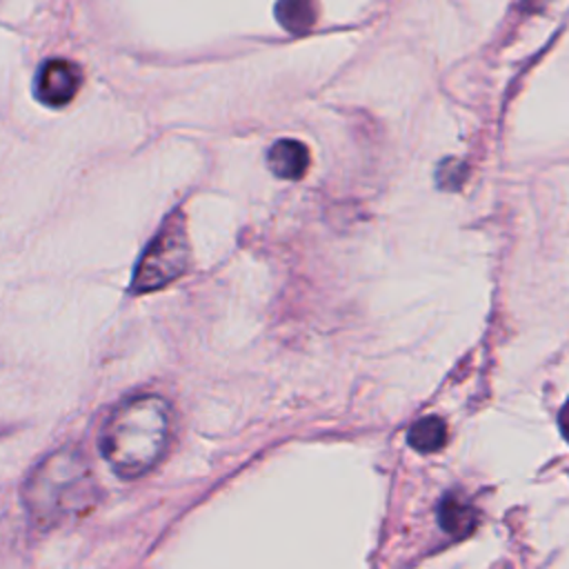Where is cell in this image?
I'll list each match as a JSON object with an SVG mask.
<instances>
[{"instance_id":"1","label":"cell","mask_w":569,"mask_h":569,"mask_svg":"<svg viewBox=\"0 0 569 569\" xmlns=\"http://www.w3.org/2000/svg\"><path fill=\"white\" fill-rule=\"evenodd\" d=\"M171 425L173 411L162 396H131L104 420L100 431L102 458L120 478H140L164 456L171 440Z\"/></svg>"},{"instance_id":"2","label":"cell","mask_w":569,"mask_h":569,"mask_svg":"<svg viewBox=\"0 0 569 569\" xmlns=\"http://www.w3.org/2000/svg\"><path fill=\"white\" fill-rule=\"evenodd\" d=\"M98 489L89 460L78 449L62 447L31 469L22 498L31 520L51 529L87 516L98 502Z\"/></svg>"},{"instance_id":"3","label":"cell","mask_w":569,"mask_h":569,"mask_svg":"<svg viewBox=\"0 0 569 569\" xmlns=\"http://www.w3.org/2000/svg\"><path fill=\"white\" fill-rule=\"evenodd\" d=\"M189 264V240L187 227L180 211H173L140 256L131 289L136 293H149L167 287L187 271Z\"/></svg>"},{"instance_id":"4","label":"cell","mask_w":569,"mask_h":569,"mask_svg":"<svg viewBox=\"0 0 569 569\" xmlns=\"http://www.w3.org/2000/svg\"><path fill=\"white\" fill-rule=\"evenodd\" d=\"M82 84V69L64 58H49L36 76V98L47 107L69 104Z\"/></svg>"},{"instance_id":"5","label":"cell","mask_w":569,"mask_h":569,"mask_svg":"<svg viewBox=\"0 0 569 569\" xmlns=\"http://www.w3.org/2000/svg\"><path fill=\"white\" fill-rule=\"evenodd\" d=\"M267 164L276 178L300 180L309 169V151L300 140H276L267 151Z\"/></svg>"},{"instance_id":"6","label":"cell","mask_w":569,"mask_h":569,"mask_svg":"<svg viewBox=\"0 0 569 569\" xmlns=\"http://www.w3.org/2000/svg\"><path fill=\"white\" fill-rule=\"evenodd\" d=\"M438 522L447 533L460 538L476 527V511L462 496L447 493L438 507Z\"/></svg>"},{"instance_id":"7","label":"cell","mask_w":569,"mask_h":569,"mask_svg":"<svg viewBox=\"0 0 569 569\" xmlns=\"http://www.w3.org/2000/svg\"><path fill=\"white\" fill-rule=\"evenodd\" d=\"M407 442L411 449L420 451V453H433L438 449H442V445L447 442V425L442 418L438 416H427L420 418L407 433Z\"/></svg>"},{"instance_id":"8","label":"cell","mask_w":569,"mask_h":569,"mask_svg":"<svg viewBox=\"0 0 569 569\" xmlns=\"http://www.w3.org/2000/svg\"><path fill=\"white\" fill-rule=\"evenodd\" d=\"M276 18L289 33H305L316 22V4L307 0H284L276 4Z\"/></svg>"}]
</instances>
